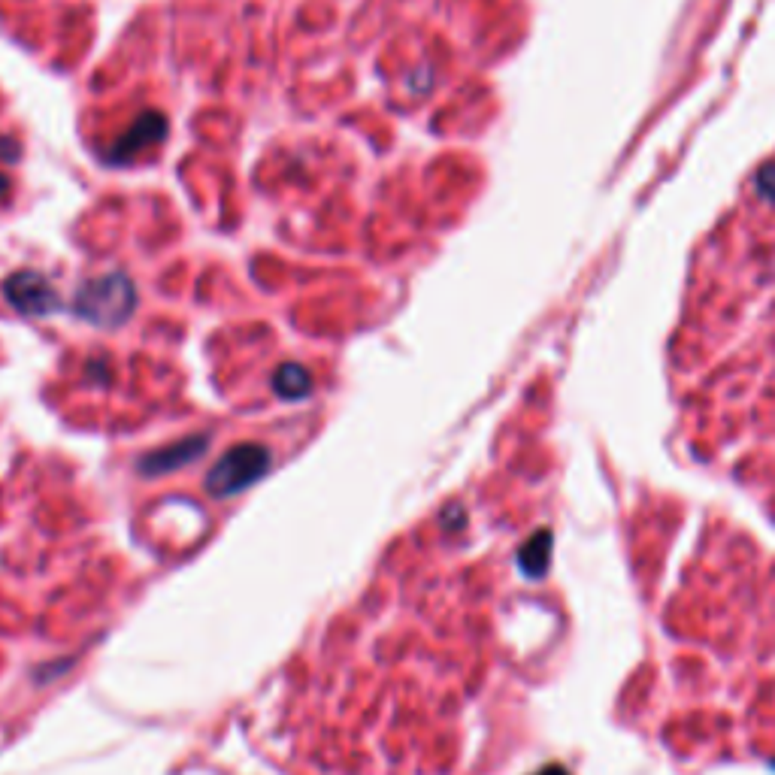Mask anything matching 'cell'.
Returning a JSON list of instances; mask_svg holds the SVG:
<instances>
[{
	"label": "cell",
	"instance_id": "cell-4",
	"mask_svg": "<svg viewBox=\"0 0 775 775\" xmlns=\"http://www.w3.org/2000/svg\"><path fill=\"white\" fill-rule=\"evenodd\" d=\"M167 131H170L167 116L158 113V109H146V113H140L137 122L113 143V149H109V161H113V164H125V161L137 158L140 152H146V149L164 143Z\"/></svg>",
	"mask_w": 775,
	"mask_h": 775
},
{
	"label": "cell",
	"instance_id": "cell-1",
	"mask_svg": "<svg viewBox=\"0 0 775 775\" xmlns=\"http://www.w3.org/2000/svg\"><path fill=\"white\" fill-rule=\"evenodd\" d=\"M137 309V288L125 273H106L79 285L73 312L97 327H119Z\"/></svg>",
	"mask_w": 775,
	"mask_h": 775
},
{
	"label": "cell",
	"instance_id": "cell-5",
	"mask_svg": "<svg viewBox=\"0 0 775 775\" xmlns=\"http://www.w3.org/2000/svg\"><path fill=\"white\" fill-rule=\"evenodd\" d=\"M209 446V436L203 433H194V436H185L179 442H173V446L167 449H158L152 455H143L140 458V473L143 476H164V473H173L191 461H197Z\"/></svg>",
	"mask_w": 775,
	"mask_h": 775
},
{
	"label": "cell",
	"instance_id": "cell-6",
	"mask_svg": "<svg viewBox=\"0 0 775 775\" xmlns=\"http://www.w3.org/2000/svg\"><path fill=\"white\" fill-rule=\"evenodd\" d=\"M273 391L282 397V400H303L312 394V373L297 364V361H288L282 364L276 373H273Z\"/></svg>",
	"mask_w": 775,
	"mask_h": 775
},
{
	"label": "cell",
	"instance_id": "cell-2",
	"mask_svg": "<svg viewBox=\"0 0 775 775\" xmlns=\"http://www.w3.org/2000/svg\"><path fill=\"white\" fill-rule=\"evenodd\" d=\"M273 458L264 446L258 442H240L231 452L221 455L209 476H206V491L212 497H234L240 491H246L249 485L261 482L270 470Z\"/></svg>",
	"mask_w": 775,
	"mask_h": 775
},
{
	"label": "cell",
	"instance_id": "cell-7",
	"mask_svg": "<svg viewBox=\"0 0 775 775\" xmlns=\"http://www.w3.org/2000/svg\"><path fill=\"white\" fill-rule=\"evenodd\" d=\"M16 155H19V146H16V143L0 140V158H4V161H16Z\"/></svg>",
	"mask_w": 775,
	"mask_h": 775
},
{
	"label": "cell",
	"instance_id": "cell-3",
	"mask_svg": "<svg viewBox=\"0 0 775 775\" xmlns=\"http://www.w3.org/2000/svg\"><path fill=\"white\" fill-rule=\"evenodd\" d=\"M4 297L7 303L22 312V315H34V318H43V315H52L61 309V297L58 291L52 288V282L34 270H19L13 276H7L4 282Z\"/></svg>",
	"mask_w": 775,
	"mask_h": 775
},
{
	"label": "cell",
	"instance_id": "cell-8",
	"mask_svg": "<svg viewBox=\"0 0 775 775\" xmlns=\"http://www.w3.org/2000/svg\"><path fill=\"white\" fill-rule=\"evenodd\" d=\"M7 197H10V179L0 173V203H4Z\"/></svg>",
	"mask_w": 775,
	"mask_h": 775
}]
</instances>
